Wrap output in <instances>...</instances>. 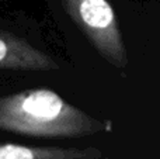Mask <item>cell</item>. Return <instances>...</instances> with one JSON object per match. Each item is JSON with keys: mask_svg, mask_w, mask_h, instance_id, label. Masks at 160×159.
Segmentation results:
<instances>
[{"mask_svg": "<svg viewBox=\"0 0 160 159\" xmlns=\"http://www.w3.org/2000/svg\"><path fill=\"white\" fill-rule=\"evenodd\" d=\"M0 130L39 138H79L112 130L51 89H30L0 97Z\"/></svg>", "mask_w": 160, "mask_h": 159, "instance_id": "obj_1", "label": "cell"}, {"mask_svg": "<svg viewBox=\"0 0 160 159\" xmlns=\"http://www.w3.org/2000/svg\"><path fill=\"white\" fill-rule=\"evenodd\" d=\"M69 18L97 52L118 69L129 65L119 23L108 0H61Z\"/></svg>", "mask_w": 160, "mask_h": 159, "instance_id": "obj_2", "label": "cell"}, {"mask_svg": "<svg viewBox=\"0 0 160 159\" xmlns=\"http://www.w3.org/2000/svg\"><path fill=\"white\" fill-rule=\"evenodd\" d=\"M0 68L14 70H58L59 65L25 39L0 33Z\"/></svg>", "mask_w": 160, "mask_h": 159, "instance_id": "obj_3", "label": "cell"}, {"mask_svg": "<svg viewBox=\"0 0 160 159\" xmlns=\"http://www.w3.org/2000/svg\"><path fill=\"white\" fill-rule=\"evenodd\" d=\"M93 154H98V151L0 144V159H86L88 155Z\"/></svg>", "mask_w": 160, "mask_h": 159, "instance_id": "obj_4", "label": "cell"}]
</instances>
